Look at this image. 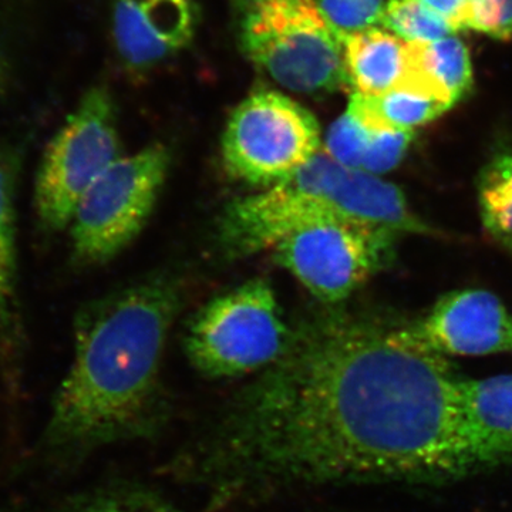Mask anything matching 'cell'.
Instances as JSON below:
<instances>
[{
    "instance_id": "obj_1",
    "label": "cell",
    "mask_w": 512,
    "mask_h": 512,
    "mask_svg": "<svg viewBox=\"0 0 512 512\" xmlns=\"http://www.w3.org/2000/svg\"><path fill=\"white\" fill-rule=\"evenodd\" d=\"M458 382L409 323L335 306L309 313L284 355L175 457L173 473L214 507L467 476L510 456L468 421Z\"/></svg>"
},
{
    "instance_id": "obj_2",
    "label": "cell",
    "mask_w": 512,
    "mask_h": 512,
    "mask_svg": "<svg viewBox=\"0 0 512 512\" xmlns=\"http://www.w3.org/2000/svg\"><path fill=\"white\" fill-rule=\"evenodd\" d=\"M180 305L173 282L151 279L84 306L69 370L57 387L39 453L72 467L113 444L160 430V367Z\"/></svg>"
},
{
    "instance_id": "obj_3",
    "label": "cell",
    "mask_w": 512,
    "mask_h": 512,
    "mask_svg": "<svg viewBox=\"0 0 512 512\" xmlns=\"http://www.w3.org/2000/svg\"><path fill=\"white\" fill-rule=\"evenodd\" d=\"M345 220L394 234L433 235L399 187L379 175L343 167L322 150L309 163L264 192L225 208L220 241L228 254L245 256L275 248L281 239L323 221Z\"/></svg>"
},
{
    "instance_id": "obj_4",
    "label": "cell",
    "mask_w": 512,
    "mask_h": 512,
    "mask_svg": "<svg viewBox=\"0 0 512 512\" xmlns=\"http://www.w3.org/2000/svg\"><path fill=\"white\" fill-rule=\"evenodd\" d=\"M242 53L279 86L302 94L348 86L342 36L315 0H232Z\"/></svg>"
},
{
    "instance_id": "obj_5",
    "label": "cell",
    "mask_w": 512,
    "mask_h": 512,
    "mask_svg": "<svg viewBox=\"0 0 512 512\" xmlns=\"http://www.w3.org/2000/svg\"><path fill=\"white\" fill-rule=\"evenodd\" d=\"M291 328L274 289L254 279L208 302L192 320L185 350L192 366L212 379L259 373L284 355Z\"/></svg>"
},
{
    "instance_id": "obj_6",
    "label": "cell",
    "mask_w": 512,
    "mask_h": 512,
    "mask_svg": "<svg viewBox=\"0 0 512 512\" xmlns=\"http://www.w3.org/2000/svg\"><path fill=\"white\" fill-rule=\"evenodd\" d=\"M120 158L113 97L104 86L84 93L47 144L35 181L37 220L50 232L72 224L84 194Z\"/></svg>"
},
{
    "instance_id": "obj_7",
    "label": "cell",
    "mask_w": 512,
    "mask_h": 512,
    "mask_svg": "<svg viewBox=\"0 0 512 512\" xmlns=\"http://www.w3.org/2000/svg\"><path fill=\"white\" fill-rule=\"evenodd\" d=\"M170 151L154 144L120 157L100 175L77 205L73 256L82 265L109 262L146 227L170 168Z\"/></svg>"
},
{
    "instance_id": "obj_8",
    "label": "cell",
    "mask_w": 512,
    "mask_h": 512,
    "mask_svg": "<svg viewBox=\"0 0 512 512\" xmlns=\"http://www.w3.org/2000/svg\"><path fill=\"white\" fill-rule=\"evenodd\" d=\"M322 143L311 111L285 94L261 90L232 111L222 160L232 177L269 188L309 163Z\"/></svg>"
},
{
    "instance_id": "obj_9",
    "label": "cell",
    "mask_w": 512,
    "mask_h": 512,
    "mask_svg": "<svg viewBox=\"0 0 512 512\" xmlns=\"http://www.w3.org/2000/svg\"><path fill=\"white\" fill-rule=\"evenodd\" d=\"M396 237L359 222L323 221L286 235L275 256L315 298L335 306L390 261Z\"/></svg>"
},
{
    "instance_id": "obj_10",
    "label": "cell",
    "mask_w": 512,
    "mask_h": 512,
    "mask_svg": "<svg viewBox=\"0 0 512 512\" xmlns=\"http://www.w3.org/2000/svg\"><path fill=\"white\" fill-rule=\"evenodd\" d=\"M409 329L421 346L440 356L512 352V315L494 293L481 289L448 293Z\"/></svg>"
},
{
    "instance_id": "obj_11",
    "label": "cell",
    "mask_w": 512,
    "mask_h": 512,
    "mask_svg": "<svg viewBox=\"0 0 512 512\" xmlns=\"http://www.w3.org/2000/svg\"><path fill=\"white\" fill-rule=\"evenodd\" d=\"M190 0H113L111 35L128 72L144 73L174 57L194 36Z\"/></svg>"
},
{
    "instance_id": "obj_12",
    "label": "cell",
    "mask_w": 512,
    "mask_h": 512,
    "mask_svg": "<svg viewBox=\"0 0 512 512\" xmlns=\"http://www.w3.org/2000/svg\"><path fill=\"white\" fill-rule=\"evenodd\" d=\"M407 43V74L402 87L453 107L473 87L470 53L456 36L436 42ZM399 89V87H397Z\"/></svg>"
},
{
    "instance_id": "obj_13",
    "label": "cell",
    "mask_w": 512,
    "mask_h": 512,
    "mask_svg": "<svg viewBox=\"0 0 512 512\" xmlns=\"http://www.w3.org/2000/svg\"><path fill=\"white\" fill-rule=\"evenodd\" d=\"M348 86L363 96L402 87L407 74V43L387 30L372 28L343 36Z\"/></svg>"
},
{
    "instance_id": "obj_14",
    "label": "cell",
    "mask_w": 512,
    "mask_h": 512,
    "mask_svg": "<svg viewBox=\"0 0 512 512\" xmlns=\"http://www.w3.org/2000/svg\"><path fill=\"white\" fill-rule=\"evenodd\" d=\"M15 158L0 148V349L18 346V239H16Z\"/></svg>"
},
{
    "instance_id": "obj_15",
    "label": "cell",
    "mask_w": 512,
    "mask_h": 512,
    "mask_svg": "<svg viewBox=\"0 0 512 512\" xmlns=\"http://www.w3.org/2000/svg\"><path fill=\"white\" fill-rule=\"evenodd\" d=\"M458 392L474 429L512 457V375L460 379Z\"/></svg>"
},
{
    "instance_id": "obj_16",
    "label": "cell",
    "mask_w": 512,
    "mask_h": 512,
    "mask_svg": "<svg viewBox=\"0 0 512 512\" xmlns=\"http://www.w3.org/2000/svg\"><path fill=\"white\" fill-rule=\"evenodd\" d=\"M348 110L369 130H414L439 119L447 104L412 89L390 90L377 96L353 93Z\"/></svg>"
},
{
    "instance_id": "obj_17",
    "label": "cell",
    "mask_w": 512,
    "mask_h": 512,
    "mask_svg": "<svg viewBox=\"0 0 512 512\" xmlns=\"http://www.w3.org/2000/svg\"><path fill=\"white\" fill-rule=\"evenodd\" d=\"M478 204L485 231L512 252V148L498 151L478 177Z\"/></svg>"
},
{
    "instance_id": "obj_18",
    "label": "cell",
    "mask_w": 512,
    "mask_h": 512,
    "mask_svg": "<svg viewBox=\"0 0 512 512\" xmlns=\"http://www.w3.org/2000/svg\"><path fill=\"white\" fill-rule=\"evenodd\" d=\"M47 512H181L137 484L111 483L69 495Z\"/></svg>"
},
{
    "instance_id": "obj_19",
    "label": "cell",
    "mask_w": 512,
    "mask_h": 512,
    "mask_svg": "<svg viewBox=\"0 0 512 512\" xmlns=\"http://www.w3.org/2000/svg\"><path fill=\"white\" fill-rule=\"evenodd\" d=\"M382 26L404 42H436L454 35L446 20L421 0H387Z\"/></svg>"
},
{
    "instance_id": "obj_20",
    "label": "cell",
    "mask_w": 512,
    "mask_h": 512,
    "mask_svg": "<svg viewBox=\"0 0 512 512\" xmlns=\"http://www.w3.org/2000/svg\"><path fill=\"white\" fill-rule=\"evenodd\" d=\"M369 138V128L363 126L349 110H346L330 126L322 143V151L343 167L362 170Z\"/></svg>"
},
{
    "instance_id": "obj_21",
    "label": "cell",
    "mask_w": 512,
    "mask_h": 512,
    "mask_svg": "<svg viewBox=\"0 0 512 512\" xmlns=\"http://www.w3.org/2000/svg\"><path fill=\"white\" fill-rule=\"evenodd\" d=\"M326 20L340 36L382 25L387 0H315Z\"/></svg>"
},
{
    "instance_id": "obj_22",
    "label": "cell",
    "mask_w": 512,
    "mask_h": 512,
    "mask_svg": "<svg viewBox=\"0 0 512 512\" xmlns=\"http://www.w3.org/2000/svg\"><path fill=\"white\" fill-rule=\"evenodd\" d=\"M413 138L412 130H370L362 170L379 177L394 170L406 157Z\"/></svg>"
},
{
    "instance_id": "obj_23",
    "label": "cell",
    "mask_w": 512,
    "mask_h": 512,
    "mask_svg": "<svg viewBox=\"0 0 512 512\" xmlns=\"http://www.w3.org/2000/svg\"><path fill=\"white\" fill-rule=\"evenodd\" d=\"M468 29L500 40L512 39V0H470Z\"/></svg>"
},
{
    "instance_id": "obj_24",
    "label": "cell",
    "mask_w": 512,
    "mask_h": 512,
    "mask_svg": "<svg viewBox=\"0 0 512 512\" xmlns=\"http://www.w3.org/2000/svg\"><path fill=\"white\" fill-rule=\"evenodd\" d=\"M427 8L433 10L456 33L468 29L470 20V0H421Z\"/></svg>"
},
{
    "instance_id": "obj_25",
    "label": "cell",
    "mask_w": 512,
    "mask_h": 512,
    "mask_svg": "<svg viewBox=\"0 0 512 512\" xmlns=\"http://www.w3.org/2000/svg\"><path fill=\"white\" fill-rule=\"evenodd\" d=\"M6 82V62L5 57L0 53V92H2L3 86Z\"/></svg>"
}]
</instances>
